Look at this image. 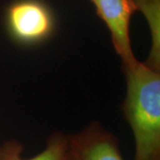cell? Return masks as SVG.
I'll return each instance as SVG.
<instances>
[{"instance_id":"277c9868","label":"cell","mask_w":160,"mask_h":160,"mask_svg":"<svg viewBox=\"0 0 160 160\" xmlns=\"http://www.w3.org/2000/svg\"><path fill=\"white\" fill-rule=\"evenodd\" d=\"M68 152L69 160H125L118 138L98 122L68 136Z\"/></svg>"},{"instance_id":"3957f363","label":"cell","mask_w":160,"mask_h":160,"mask_svg":"<svg viewBox=\"0 0 160 160\" xmlns=\"http://www.w3.org/2000/svg\"><path fill=\"white\" fill-rule=\"evenodd\" d=\"M99 17L110 31L115 50L122 61V66L134 63L135 58L130 39V21L137 11L133 0H91Z\"/></svg>"},{"instance_id":"8992f818","label":"cell","mask_w":160,"mask_h":160,"mask_svg":"<svg viewBox=\"0 0 160 160\" xmlns=\"http://www.w3.org/2000/svg\"><path fill=\"white\" fill-rule=\"evenodd\" d=\"M136 9L146 17L151 32V48L145 64L159 71L160 68V0H133Z\"/></svg>"},{"instance_id":"52a82bcc","label":"cell","mask_w":160,"mask_h":160,"mask_svg":"<svg viewBox=\"0 0 160 160\" xmlns=\"http://www.w3.org/2000/svg\"><path fill=\"white\" fill-rule=\"evenodd\" d=\"M1 155H2V146H0V158H1Z\"/></svg>"},{"instance_id":"6da1fadb","label":"cell","mask_w":160,"mask_h":160,"mask_svg":"<svg viewBox=\"0 0 160 160\" xmlns=\"http://www.w3.org/2000/svg\"><path fill=\"white\" fill-rule=\"evenodd\" d=\"M126 96L122 112L135 143L133 160H160V73L136 61L122 66Z\"/></svg>"},{"instance_id":"7a4b0ae2","label":"cell","mask_w":160,"mask_h":160,"mask_svg":"<svg viewBox=\"0 0 160 160\" xmlns=\"http://www.w3.org/2000/svg\"><path fill=\"white\" fill-rule=\"evenodd\" d=\"M6 26L14 39L35 44L47 38L53 30L51 10L39 0H18L6 10Z\"/></svg>"},{"instance_id":"5b68a950","label":"cell","mask_w":160,"mask_h":160,"mask_svg":"<svg viewBox=\"0 0 160 160\" xmlns=\"http://www.w3.org/2000/svg\"><path fill=\"white\" fill-rule=\"evenodd\" d=\"M22 143L17 140H10L2 146L0 160H69L68 135L61 132H53L48 138L43 151L33 158L25 159L22 158Z\"/></svg>"}]
</instances>
